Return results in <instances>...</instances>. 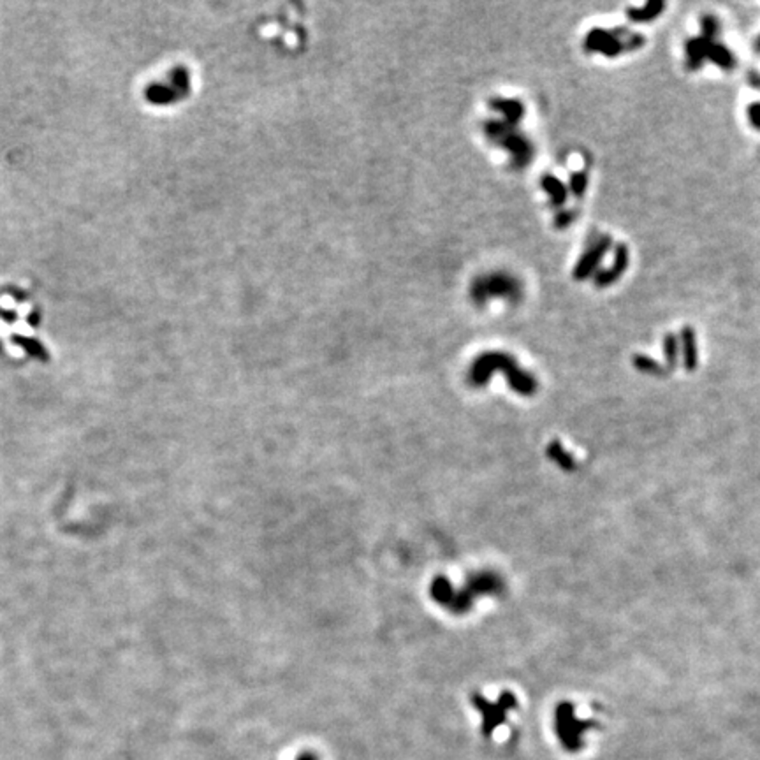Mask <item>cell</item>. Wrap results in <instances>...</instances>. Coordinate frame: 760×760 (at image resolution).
<instances>
[{
    "label": "cell",
    "instance_id": "1",
    "mask_svg": "<svg viewBox=\"0 0 760 760\" xmlns=\"http://www.w3.org/2000/svg\"><path fill=\"white\" fill-rule=\"evenodd\" d=\"M504 373L507 377L509 388L519 396H534L539 389V382L530 372L519 366L514 356L502 351H488L475 358L468 372V380L475 388H483L493 373Z\"/></svg>",
    "mask_w": 760,
    "mask_h": 760
},
{
    "label": "cell",
    "instance_id": "2",
    "mask_svg": "<svg viewBox=\"0 0 760 760\" xmlns=\"http://www.w3.org/2000/svg\"><path fill=\"white\" fill-rule=\"evenodd\" d=\"M644 44H646L644 36L629 32L625 27H618L614 30L595 27L586 34L583 41L586 53H599L606 59H616L625 52H637Z\"/></svg>",
    "mask_w": 760,
    "mask_h": 760
},
{
    "label": "cell",
    "instance_id": "3",
    "mask_svg": "<svg viewBox=\"0 0 760 760\" xmlns=\"http://www.w3.org/2000/svg\"><path fill=\"white\" fill-rule=\"evenodd\" d=\"M484 132L491 142L511 154V166L514 169H525L535 157V147L532 139L518 127L505 124L504 120L484 122Z\"/></svg>",
    "mask_w": 760,
    "mask_h": 760
},
{
    "label": "cell",
    "instance_id": "4",
    "mask_svg": "<svg viewBox=\"0 0 760 760\" xmlns=\"http://www.w3.org/2000/svg\"><path fill=\"white\" fill-rule=\"evenodd\" d=\"M472 298L477 305H484L491 300H504L507 303H519L525 294L522 282L507 271H495L477 278L472 285Z\"/></svg>",
    "mask_w": 760,
    "mask_h": 760
},
{
    "label": "cell",
    "instance_id": "5",
    "mask_svg": "<svg viewBox=\"0 0 760 760\" xmlns=\"http://www.w3.org/2000/svg\"><path fill=\"white\" fill-rule=\"evenodd\" d=\"M685 57H687V69L692 73L701 69L704 62L715 64L724 71H734L736 67V57L727 46L701 36L692 37L685 43Z\"/></svg>",
    "mask_w": 760,
    "mask_h": 760
},
{
    "label": "cell",
    "instance_id": "6",
    "mask_svg": "<svg viewBox=\"0 0 760 760\" xmlns=\"http://www.w3.org/2000/svg\"><path fill=\"white\" fill-rule=\"evenodd\" d=\"M590 725H593L592 722H581L576 718L570 702H562L556 709V732H558L560 739L569 750L578 748L576 745L581 743L579 738H581L583 731Z\"/></svg>",
    "mask_w": 760,
    "mask_h": 760
},
{
    "label": "cell",
    "instance_id": "7",
    "mask_svg": "<svg viewBox=\"0 0 760 760\" xmlns=\"http://www.w3.org/2000/svg\"><path fill=\"white\" fill-rule=\"evenodd\" d=\"M474 706L477 709H479L481 712H483V717H484V722H483V732L484 736H490L491 731L493 729H497L498 725L504 722L505 718V712L509 711V709H514L516 708V697L511 694V692H507V694H504L500 697V701L495 702V704H491V702H488L486 699L481 697V695H474Z\"/></svg>",
    "mask_w": 760,
    "mask_h": 760
},
{
    "label": "cell",
    "instance_id": "8",
    "mask_svg": "<svg viewBox=\"0 0 760 760\" xmlns=\"http://www.w3.org/2000/svg\"><path fill=\"white\" fill-rule=\"evenodd\" d=\"M611 245H613V238H611L609 234H604V236H600L593 245H590L588 249L585 250V254L579 257L578 263H576L574 271H572L574 280L583 282L586 280V278L592 277L593 273H597L600 263H602V259L606 257V254L609 252Z\"/></svg>",
    "mask_w": 760,
    "mask_h": 760
},
{
    "label": "cell",
    "instance_id": "9",
    "mask_svg": "<svg viewBox=\"0 0 760 760\" xmlns=\"http://www.w3.org/2000/svg\"><path fill=\"white\" fill-rule=\"evenodd\" d=\"M630 264V250L625 243H618L616 249H614V259L611 263L609 268H604V270L597 271L595 273V285L599 289H607L611 285L616 284L620 278L625 275L627 268Z\"/></svg>",
    "mask_w": 760,
    "mask_h": 760
},
{
    "label": "cell",
    "instance_id": "10",
    "mask_svg": "<svg viewBox=\"0 0 760 760\" xmlns=\"http://www.w3.org/2000/svg\"><path fill=\"white\" fill-rule=\"evenodd\" d=\"M465 588L472 593L474 599L483 595H500L504 592V581L500 579V576L493 574V572H479V574L468 578Z\"/></svg>",
    "mask_w": 760,
    "mask_h": 760
},
{
    "label": "cell",
    "instance_id": "11",
    "mask_svg": "<svg viewBox=\"0 0 760 760\" xmlns=\"http://www.w3.org/2000/svg\"><path fill=\"white\" fill-rule=\"evenodd\" d=\"M490 106L493 108L497 113H500L504 117L505 124L512 125V127H518L519 124L525 118L527 113V108L519 99H504V97H495L490 103Z\"/></svg>",
    "mask_w": 760,
    "mask_h": 760
},
{
    "label": "cell",
    "instance_id": "12",
    "mask_svg": "<svg viewBox=\"0 0 760 760\" xmlns=\"http://www.w3.org/2000/svg\"><path fill=\"white\" fill-rule=\"evenodd\" d=\"M680 351L683 354V365L688 372H694L699 363V349H697V335L694 328L685 326L680 332Z\"/></svg>",
    "mask_w": 760,
    "mask_h": 760
},
{
    "label": "cell",
    "instance_id": "13",
    "mask_svg": "<svg viewBox=\"0 0 760 760\" xmlns=\"http://www.w3.org/2000/svg\"><path fill=\"white\" fill-rule=\"evenodd\" d=\"M189 90V73L185 69H178L173 76V87L171 88H162L157 87L154 88V101L157 103H168V101H175L178 95H185Z\"/></svg>",
    "mask_w": 760,
    "mask_h": 760
},
{
    "label": "cell",
    "instance_id": "14",
    "mask_svg": "<svg viewBox=\"0 0 760 760\" xmlns=\"http://www.w3.org/2000/svg\"><path fill=\"white\" fill-rule=\"evenodd\" d=\"M541 187L546 194L549 196V205L553 208H562L567 203V196H569V189L565 187V183L555 175H544L541 178Z\"/></svg>",
    "mask_w": 760,
    "mask_h": 760
},
{
    "label": "cell",
    "instance_id": "15",
    "mask_svg": "<svg viewBox=\"0 0 760 760\" xmlns=\"http://www.w3.org/2000/svg\"><path fill=\"white\" fill-rule=\"evenodd\" d=\"M665 8L667 6L662 0H651V2H646L643 8L627 9V18L632 23H650L653 20H657L665 11Z\"/></svg>",
    "mask_w": 760,
    "mask_h": 760
},
{
    "label": "cell",
    "instance_id": "16",
    "mask_svg": "<svg viewBox=\"0 0 760 760\" xmlns=\"http://www.w3.org/2000/svg\"><path fill=\"white\" fill-rule=\"evenodd\" d=\"M662 347H664V356L667 366L669 368H676L678 358H680V338L674 335V332H667L662 342Z\"/></svg>",
    "mask_w": 760,
    "mask_h": 760
},
{
    "label": "cell",
    "instance_id": "17",
    "mask_svg": "<svg viewBox=\"0 0 760 760\" xmlns=\"http://www.w3.org/2000/svg\"><path fill=\"white\" fill-rule=\"evenodd\" d=\"M632 363L634 366H636V370H639V372L643 373H648V375H662V373H664V368L660 366V363H658L657 359L650 358V356L636 354L632 358Z\"/></svg>",
    "mask_w": 760,
    "mask_h": 760
},
{
    "label": "cell",
    "instance_id": "18",
    "mask_svg": "<svg viewBox=\"0 0 760 760\" xmlns=\"http://www.w3.org/2000/svg\"><path fill=\"white\" fill-rule=\"evenodd\" d=\"M548 456L551 458L553 461H556L563 470H574V460H572V456H570V454L567 453V451L563 449L558 442H553L551 446L548 447Z\"/></svg>",
    "mask_w": 760,
    "mask_h": 760
},
{
    "label": "cell",
    "instance_id": "19",
    "mask_svg": "<svg viewBox=\"0 0 760 760\" xmlns=\"http://www.w3.org/2000/svg\"><path fill=\"white\" fill-rule=\"evenodd\" d=\"M701 37H704V39H709V41H715L717 39V36L720 34V22H718L717 16H712V15H704L701 18Z\"/></svg>",
    "mask_w": 760,
    "mask_h": 760
},
{
    "label": "cell",
    "instance_id": "20",
    "mask_svg": "<svg viewBox=\"0 0 760 760\" xmlns=\"http://www.w3.org/2000/svg\"><path fill=\"white\" fill-rule=\"evenodd\" d=\"M586 189H588V175H586L585 171L572 173V175H570V180H569V190H570V192H572L576 198H583V196H585V192H586Z\"/></svg>",
    "mask_w": 760,
    "mask_h": 760
},
{
    "label": "cell",
    "instance_id": "21",
    "mask_svg": "<svg viewBox=\"0 0 760 760\" xmlns=\"http://www.w3.org/2000/svg\"><path fill=\"white\" fill-rule=\"evenodd\" d=\"M576 217H578L576 210H560L555 217L556 229H567V227H570V224L574 222Z\"/></svg>",
    "mask_w": 760,
    "mask_h": 760
},
{
    "label": "cell",
    "instance_id": "22",
    "mask_svg": "<svg viewBox=\"0 0 760 760\" xmlns=\"http://www.w3.org/2000/svg\"><path fill=\"white\" fill-rule=\"evenodd\" d=\"M759 85H760V81H759ZM746 113H748L750 124H752L753 127L757 129V131H760V103L750 104L748 111H746Z\"/></svg>",
    "mask_w": 760,
    "mask_h": 760
},
{
    "label": "cell",
    "instance_id": "23",
    "mask_svg": "<svg viewBox=\"0 0 760 760\" xmlns=\"http://www.w3.org/2000/svg\"><path fill=\"white\" fill-rule=\"evenodd\" d=\"M755 52L760 53V37L755 41Z\"/></svg>",
    "mask_w": 760,
    "mask_h": 760
}]
</instances>
